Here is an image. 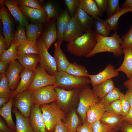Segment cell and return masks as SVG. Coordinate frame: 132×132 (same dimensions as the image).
<instances>
[{"mask_svg":"<svg viewBox=\"0 0 132 132\" xmlns=\"http://www.w3.org/2000/svg\"><path fill=\"white\" fill-rule=\"evenodd\" d=\"M68 11L62 13L56 19V26L57 41L62 43L64 32L67 25L71 18Z\"/></svg>","mask_w":132,"mask_h":132,"instance_id":"484cf974","label":"cell"},{"mask_svg":"<svg viewBox=\"0 0 132 132\" xmlns=\"http://www.w3.org/2000/svg\"><path fill=\"white\" fill-rule=\"evenodd\" d=\"M0 132H3L1 131H0Z\"/></svg>","mask_w":132,"mask_h":132,"instance_id":"03108f58","label":"cell"},{"mask_svg":"<svg viewBox=\"0 0 132 132\" xmlns=\"http://www.w3.org/2000/svg\"><path fill=\"white\" fill-rule=\"evenodd\" d=\"M39 1L40 3V2L42 3L44 1V0H39Z\"/></svg>","mask_w":132,"mask_h":132,"instance_id":"e7e4bbea","label":"cell"},{"mask_svg":"<svg viewBox=\"0 0 132 132\" xmlns=\"http://www.w3.org/2000/svg\"><path fill=\"white\" fill-rule=\"evenodd\" d=\"M108 6L107 11V17L108 18L121 9L119 5V0H108Z\"/></svg>","mask_w":132,"mask_h":132,"instance_id":"7bdbcfd3","label":"cell"},{"mask_svg":"<svg viewBox=\"0 0 132 132\" xmlns=\"http://www.w3.org/2000/svg\"><path fill=\"white\" fill-rule=\"evenodd\" d=\"M122 8H132V0H126L121 4Z\"/></svg>","mask_w":132,"mask_h":132,"instance_id":"94428289","label":"cell"},{"mask_svg":"<svg viewBox=\"0 0 132 132\" xmlns=\"http://www.w3.org/2000/svg\"><path fill=\"white\" fill-rule=\"evenodd\" d=\"M54 75L56 87L66 90L81 89L91 84L88 77H76L66 72L57 71Z\"/></svg>","mask_w":132,"mask_h":132,"instance_id":"3957f363","label":"cell"},{"mask_svg":"<svg viewBox=\"0 0 132 132\" xmlns=\"http://www.w3.org/2000/svg\"><path fill=\"white\" fill-rule=\"evenodd\" d=\"M55 85L47 86L32 91L33 104L39 106L56 101Z\"/></svg>","mask_w":132,"mask_h":132,"instance_id":"9c48e42d","label":"cell"},{"mask_svg":"<svg viewBox=\"0 0 132 132\" xmlns=\"http://www.w3.org/2000/svg\"><path fill=\"white\" fill-rule=\"evenodd\" d=\"M119 99L122 111V116L123 117H124L128 114L131 107L128 101L125 97V94L121 92Z\"/></svg>","mask_w":132,"mask_h":132,"instance_id":"c3c4849f","label":"cell"},{"mask_svg":"<svg viewBox=\"0 0 132 132\" xmlns=\"http://www.w3.org/2000/svg\"><path fill=\"white\" fill-rule=\"evenodd\" d=\"M106 112L122 116V111L119 99L115 100L105 106Z\"/></svg>","mask_w":132,"mask_h":132,"instance_id":"60d3db41","label":"cell"},{"mask_svg":"<svg viewBox=\"0 0 132 132\" xmlns=\"http://www.w3.org/2000/svg\"><path fill=\"white\" fill-rule=\"evenodd\" d=\"M42 24L28 23L25 27L26 35L28 41L36 42L41 35L43 29Z\"/></svg>","mask_w":132,"mask_h":132,"instance_id":"4dcf8cb0","label":"cell"},{"mask_svg":"<svg viewBox=\"0 0 132 132\" xmlns=\"http://www.w3.org/2000/svg\"><path fill=\"white\" fill-rule=\"evenodd\" d=\"M61 44L58 41L55 43L54 57L56 62L57 71L65 72L71 63L61 49Z\"/></svg>","mask_w":132,"mask_h":132,"instance_id":"d6986e66","label":"cell"},{"mask_svg":"<svg viewBox=\"0 0 132 132\" xmlns=\"http://www.w3.org/2000/svg\"><path fill=\"white\" fill-rule=\"evenodd\" d=\"M124 86L128 89H132V77L123 82Z\"/></svg>","mask_w":132,"mask_h":132,"instance_id":"91938a15","label":"cell"},{"mask_svg":"<svg viewBox=\"0 0 132 132\" xmlns=\"http://www.w3.org/2000/svg\"><path fill=\"white\" fill-rule=\"evenodd\" d=\"M85 32L78 24L73 17H71L66 28L63 41L68 43L72 42Z\"/></svg>","mask_w":132,"mask_h":132,"instance_id":"2e32d148","label":"cell"},{"mask_svg":"<svg viewBox=\"0 0 132 132\" xmlns=\"http://www.w3.org/2000/svg\"><path fill=\"white\" fill-rule=\"evenodd\" d=\"M3 4L9 11L15 20L19 23L25 27L29 23L26 17L18 6L17 0H4Z\"/></svg>","mask_w":132,"mask_h":132,"instance_id":"ac0fdd59","label":"cell"},{"mask_svg":"<svg viewBox=\"0 0 132 132\" xmlns=\"http://www.w3.org/2000/svg\"><path fill=\"white\" fill-rule=\"evenodd\" d=\"M64 1L69 15L71 17H73L79 7L80 0H65Z\"/></svg>","mask_w":132,"mask_h":132,"instance_id":"bcb514c9","label":"cell"},{"mask_svg":"<svg viewBox=\"0 0 132 132\" xmlns=\"http://www.w3.org/2000/svg\"><path fill=\"white\" fill-rule=\"evenodd\" d=\"M42 39L44 44L48 50L57 39L56 23H51L47 27L42 35Z\"/></svg>","mask_w":132,"mask_h":132,"instance_id":"d4e9b609","label":"cell"},{"mask_svg":"<svg viewBox=\"0 0 132 132\" xmlns=\"http://www.w3.org/2000/svg\"><path fill=\"white\" fill-rule=\"evenodd\" d=\"M97 6L102 13L107 11L108 6V0H95Z\"/></svg>","mask_w":132,"mask_h":132,"instance_id":"681fc988","label":"cell"},{"mask_svg":"<svg viewBox=\"0 0 132 132\" xmlns=\"http://www.w3.org/2000/svg\"><path fill=\"white\" fill-rule=\"evenodd\" d=\"M76 132H93L91 124L86 121L78 126Z\"/></svg>","mask_w":132,"mask_h":132,"instance_id":"f907efd6","label":"cell"},{"mask_svg":"<svg viewBox=\"0 0 132 132\" xmlns=\"http://www.w3.org/2000/svg\"><path fill=\"white\" fill-rule=\"evenodd\" d=\"M131 12H132V8H122L110 17L105 20L110 26L111 30L116 31L118 27V21L120 17L125 13Z\"/></svg>","mask_w":132,"mask_h":132,"instance_id":"d590c367","label":"cell"},{"mask_svg":"<svg viewBox=\"0 0 132 132\" xmlns=\"http://www.w3.org/2000/svg\"><path fill=\"white\" fill-rule=\"evenodd\" d=\"M79 7L93 18L102 16V13L99 10L94 0H80Z\"/></svg>","mask_w":132,"mask_h":132,"instance_id":"f1b7e54d","label":"cell"},{"mask_svg":"<svg viewBox=\"0 0 132 132\" xmlns=\"http://www.w3.org/2000/svg\"><path fill=\"white\" fill-rule=\"evenodd\" d=\"M93 28L96 34L104 36H108L111 31L110 26L105 20L98 17L94 18Z\"/></svg>","mask_w":132,"mask_h":132,"instance_id":"1f68e13d","label":"cell"},{"mask_svg":"<svg viewBox=\"0 0 132 132\" xmlns=\"http://www.w3.org/2000/svg\"><path fill=\"white\" fill-rule=\"evenodd\" d=\"M119 131L121 132H132V124L123 121Z\"/></svg>","mask_w":132,"mask_h":132,"instance_id":"f5cc1de1","label":"cell"},{"mask_svg":"<svg viewBox=\"0 0 132 132\" xmlns=\"http://www.w3.org/2000/svg\"><path fill=\"white\" fill-rule=\"evenodd\" d=\"M3 0L0 1V19L2 25L3 34L5 38L7 48L11 45L15 32L13 22L7 9L3 5Z\"/></svg>","mask_w":132,"mask_h":132,"instance_id":"ba28073f","label":"cell"},{"mask_svg":"<svg viewBox=\"0 0 132 132\" xmlns=\"http://www.w3.org/2000/svg\"><path fill=\"white\" fill-rule=\"evenodd\" d=\"M43 8L46 14L48 21L52 18H56L57 19L59 15L55 7L52 2L46 3Z\"/></svg>","mask_w":132,"mask_h":132,"instance_id":"b9f144b4","label":"cell"},{"mask_svg":"<svg viewBox=\"0 0 132 132\" xmlns=\"http://www.w3.org/2000/svg\"><path fill=\"white\" fill-rule=\"evenodd\" d=\"M36 42L38 50L40 67L48 74L54 75L57 70L54 57L48 52L42 38L39 39Z\"/></svg>","mask_w":132,"mask_h":132,"instance_id":"8992f818","label":"cell"},{"mask_svg":"<svg viewBox=\"0 0 132 132\" xmlns=\"http://www.w3.org/2000/svg\"><path fill=\"white\" fill-rule=\"evenodd\" d=\"M13 112L16 118L15 132H34L31 125L29 117L24 116L14 107Z\"/></svg>","mask_w":132,"mask_h":132,"instance_id":"7402d4cb","label":"cell"},{"mask_svg":"<svg viewBox=\"0 0 132 132\" xmlns=\"http://www.w3.org/2000/svg\"><path fill=\"white\" fill-rule=\"evenodd\" d=\"M36 54L38 50L36 42L27 41L18 45V55Z\"/></svg>","mask_w":132,"mask_h":132,"instance_id":"d6a6232c","label":"cell"},{"mask_svg":"<svg viewBox=\"0 0 132 132\" xmlns=\"http://www.w3.org/2000/svg\"><path fill=\"white\" fill-rule=\"evenodd\" d=\"M131 108H132V89H128L125 94Z\"/></svg>","mask_w":132,"mask_h":132,"instance_id":"6f0895ef","label":"cell"},{"mask_svg":"<svg viewBox=\"0 0 132 132\" xmlns=\"http://www.w3.org/2000/svg\"><path fill=\"white\" fill-rule=\"evenodd\" d=\"M81 89L68 90L56 87L55 90L57 104L62 110H66L72 101L79 97Z\"/></svg>","mask_w":132,"mask_h":132,"instance_id":"8fae6325","label":"cell"},{"mask_svg":"<svg viewBox=\"0 0 132 132\" xmlns=\"http://www.w3.org/2000/svg\"><path fill=\"white\" fill-rule=\"evenodd\" d=\"M0 131L3 132H15V131L8 127L1 117L0 118Z\"/></svg>","mask_w":132,"mask_h":132,"instance_id":"11a10c76","label":"cell"},{"mask_svg":"<svg viewBox=\"0 0 132 132\" xmlns=\"http://www.w3.org/2000/svg\"><path fill=\"white\" fill-rule=\"evenodd\" d=\"M33 105L32 91L27 89L16 95L13 106L24 116L29 118Z\"/></svg>","mask_w":132,"mask_h":132,"instance_id":"52a82bcc","label":"cell"},{"mask_svg":"<svg viewBox=\"0 0 132 132\" xmlns=\"http://www.w3.org/2000/svg\"><path fill=\"white\" fill-rule=\"evenodd\" d=\"M35 72L24 68L20 74L21 80L17 87L14 91V94L23 92L27 90L33 80Z\"/></svg>","mask_w":132,"mask_h":132,"instance_id":"ffe728a7","label":"cell"},{"mask_svg":"<svg viewBox=\"0 0 132 132\" xmlns=\"http://www.w3.org/2000/svg\"><path fill=\"white\" fill-rule=\"evenodd\" d=\"M25 30V27L19 23L18 25L13 41L17 45L28 41L26 36Z\"/></svg>","mask_w":132,"mask_h":132,"instance_id":"ab89813d","label":"cell"},{"mask_svg":"<svg viewBox=\"0 0 132 132\" xmlns=\"http://www.w3.org/2000/svg\"><path fill=\"white\" fill-rule=\"evenodd\" d=\"M64 123L68 132H76L77 129L79 126V120L75 109L70 113Z\"/></svg>","mask_w":132,"mask_h":132,"instance_id":"8d00e7d4","label":"cell"},{"mask_svg":"<svg viewBox=\"0 0 132 132\" xmlns=\"http://www.w3.org/2000/svg\"><path fill=\"white\" fill-rule=\"evenodd\" d=\"M100 121L113 130L118 131L123 121V117L115 114L106 112L101 117Z\"/></svg>","mask_w":132,"mask_h":132,"instance_id":"cb8c5ba5","label":"cell"},{"mask_svg":"<svg viewBox=\"0 0 132 132\" xmlns=\"http://www.w3.org/2000/svg\"><path fill=\"white\" fill-rule=\"evenodd\" d=\"M19 7L26 17L35 23L43 24L48 21L47 15L43 8L36 9L20 6Z\"/></svg>","mask_w":132,"mask_h":132,"instance_id":"9a60e30c","label":"cell"},{"mask_svg":"<svg viewBox=\"0 0 132 132\" xmlns=\"http://www.w3.org/2000/svg\"><path fill=\"white\" fill-rule=\"evenodd\" d=\"M11 99L8 98H0V108L2 107L4 105L7 103Z\"/></svg>","mask_w":132,"mask_h":132,"instance_id":"6125c7cd","label":"cell"},{"mask_svg":"<svg viewBox=\"0 0 132 132\" xmlns=\"http://www.w3.org/2000/svg\"><path fill=\"white\" fill-rule=\"evenodd\" d=\"M97 42L93 30L85 33L74 41L66 45L67 51L75 57H86L93 50Z\"/></svg>","mask_w":132,"mask_h":132,"instance_id":"7a4b0ae2","label":"cell"},{"mask_svg":"<svg viewBox=\"0 0 132 132\" xmlns=\"http://www.w3.org/2000/svg\"><path fill=\"white\" fill-rule=\"evenodd\" d=\"M23 68L16 60L10 64L5 75L11 90L16 89L18 86L20 77V74Z\"/></svg>","mask_w":132,"mask_h":132,"instance_id":"4fadbf2b","label":"cell"},{"mask_svg":"<svg viewBox=\"0 0 132 132\" xmlns=\"http://www.w3.org/2000/svg\"><path fill=\"white\" fill-rule=\"evenodd\" d=\"M54 130L53 132H68L66 126L61 120L57 122Z\"/></svg>","mask_w":132,"mask_h":132,"instance_id":"816d5d0a","label":"cell"},{"mask_svg":"<svg viewBox=\"0 0 132 132\" xmlns=\"http://www.w3.org/2000/svg\"><path fill=\"white\" fill-rule=\"evenodd\" d=\"M55 75L48 74L41 67H37L33 81L27 89L33 91L45 87L55 85Z\"/></svg>","mask_w":132,"mask_h":132,"instance_id":"30bf717a","label":"cell"},{"mask_svg":"<svg viewBox=\"0 0 132 132\" xmlns=\"http://www.w3.org/2000/svg\"><path fill=\"white\" fill-rule=\"evenodd\" d=\"M115 87L114 81L111 79L93 87L92 90L96 95L101 99Z\"/></svg>","mask_w":132,"mask_h":132,"instance_id":"f546056e","label":"cell"},{"mask_svg":"<svg viewBox=\"0 0 132 132\" xmlns=\"http://www.w3.org/2000/svg\"><path fill=\"white\" fill-rule=\"evenodd\" d=\"M29 119L31 125L34 132H47L40 106L33 105Z\"/></svg>","mask_w":132,"mask_h":132,"instance_id":"5bb4252c","label":"cell"},{"mask_svg":"<svg viewBox=\"0 0 132 132\" xmlns=\"http://www.w3.org/2000/svg\"><path fill=\"white\" fill-rule=\"evenodd\" d=\"M106 112L105 107L100 101L97 103L91 106L87 111L86 121L91 124L97 120H100Z\"/></svg>","mask_w":132,"mask_h":132,"instance_id":"4316f807","label":"cell"},{"mask_svg":"<svg viewBox=\"0 0 132 132\" xmlns=\"http://www.w3.org/2000/svg\"><path fill=\"white\" fill-rule=\"evenodd\" d=\"M40 108L46 131L52 132L54 130L58 121L64 118L65 113L55 102L42 105Z\"/></svg>","mask_w":132,"mask_h":132,"instance_id":"277c9868","label":"cell"},{"mask_svg":"<svg viewBox=\"0 0 132 132\" xmlns=\"http://www.w3.org/2000/svg\"><path fill=\"white\" fill-rule=\"evenodd\" d=\"M79 98V102L77 110L84 123L87 121V113L89 108L99 102L101 99L96 95L88 86L81 89Z\"/></svg>","mask_w":132,"mask_h":132,"instance_id":"5b68a950","label":"cell"},{"mask_svg":"<svg viewBox=\"0 0 132 132\" xmlns=\"http://www.w3.org/2000/svg\"><path fill=\"white\" fill-rule=\"evenodd\" d=\"M121 38L122 40L121 45L122 49L126 47L132 48V23L127 32Z\"/></svg>","mask_w":132,"mask_h":132,"instance_id":"ee69618b","label":"cell"},{"mask_svg":"<svg viewBox=\"0 0 132 132\" xmlns=\"http://www.w3.org/2000/svg\"><path fill=\"white\" fill-rule=\"evenodd\" d=\"M18 55V45L12 41L10 47L0 55V61L10 64L16 60Z\"/></svg>","mask_w":132,"mask_h":132,"instance_id":"e575fe53","label":"cell"},{"mask_svg":"<svg viewBox=\"0 0 132 132\" xmlns=\"http://www.w3.org/2000/svg\"><path fill=\"white\" fill-rule=\"evenodd\" d=\"M119 72L115 69V67L108 64L102 71L95 75L89 74L88 77L93 87L108 80L117 76Z\"/></svg>","mask_w":132,"mask_h":132,"instance_id":"7c38bea8","label":"cell"},{"mask_svg":"<svg viewBox=\"0 0 132 132\" xmlns=\"http://www.w3.org/2000/svg\"><path fill=\"white\" fill-rule=\"evenodd\" d=\"M123 119L124 121L132 124V108H131L127 115L123 117Z\"/></svg>","mask_w":132,"mask_h":132,"instance_id":"680465c9","label":"cell"},{"mask_svg":"<svg viewBox=\"0 0 132 132\" xmlns=\"http://www.w3.org/2000/svg\"><path fill=\"white\" fill-rule=\"evenodd\" d=\"M121 92L118 88L115 87L101 99L100 102L104 107L107 106L112 102L119 99Z\"/></svg>","mask_w":132,"mask_h":132,"instance_id":"f35d334b","label":"cell"},{"mask_svg":"<svg viewBox=\"0 0 132 132\" xmlns=\"http://www.w3.org/2000/svg\"><path fill=\"white\" fill-rule=\"evenodd\" d=\"M17 1L18 5L20 6L36 9H41L43 8L38 0H18Z\"/></svg>","mask_w":132,"mask_h":132,"instance_id":"7dc6e473","label":"cell"},{"mask_svg":"<svg viewBox=\"0 0 132 132\" xmlns=\"http://www.w3.org/2000/svg\"><path fill=\"white\" fill-rule=\"evenodd\" d=\"M116 131H117L112 129L109 132H117Z\"/></svg>","mask_w":132,"mask_h":132,"instance_id":"be15d7a7","label":"cell"},{"mask_svg":"<svg viewBox=\"0 0 132 132\" xmlns=\"http://www.w3.org/2000/svg\"><path fill=\"white\" fill-rule=\"evenodd\" d=\"M110 36H104L96 34L97 42L92 51L86 57L93 56L101 53L109 52L112 53L116 57L121 56L123 54L121 45L122 40L120 35L116 31Z\"/></svg>","mask_w":132,"mask_h":132,"instance_id":"6da1fadb","label":"cell"},{"mask_svg":"<svg viewBox=\"0 0 132 132\" xmlns=\"http://www.w3.org/2000/svg\"><path fill=\"white\" fill-rule=\"evenodd\" d=\"M13 102V100L12 98L7 103L0 108V115L5 120L8 127L15 131L16 126L12 115Z\"/></svg>","mask_w":132,"mask_h":132,"instance_id":"83f0119b","label":"cell"},{"mask_svg":"<svg viewBox=\"0 0 132 132\" xmlns=\"http://www.w3.org/2000/svg\"><path fill=\"white\" fill-rule=\"evenodd\" d=\"M73 17L85 33L93 30L94 18L90 16L79 7L77 10Z\"/></svg>","mask_w":132,"mask_h":132,"instance_id":"e0dca14e","label":"cell"},{"mask_svg":"<svg viewBox=\"0 0 132 132\" xmlns=\"http://www.w3.org/2000/svg\"><path fill=\"white\" fill-rule=\"evenodd\" d=\"M17 59L24 68L35 71L37 65L39 61L38 55L36 54H22L18 55Z\"/></svg>","mask_w":132,"mask_h":132,"instance_id":"603a6c76","label":"cell"},{"mask_svg":"<svg viewBox=\"0 0 132 132\" xmlns=\"http://www.w3.org/2000/svg\"><path fill=\"white\" fill-rule=\"evenodd\" d=\"M65 72L70 74L78 77H88L89 74L84 66L75 62L71 63Z\"/></svg>","mask_w":132,"mask_h":132,"instance_id":"836d02e7","label":"cell"},{"mask_svg":"<svg viewBox=\"0 0 132 132\" xmlns=\"http://www.w3.org/2000/svg\"><path fill=\"white\" fill-rule=\"evenodd\" d=\"M14 91L12 92L11 91L8 80L5 74H4L0 79V98H8L10 99L13 98V96L14 95Z\"/></svg>","mask_w":132,"mask_h":132,"instance_id":"74e56055","label":"cell"},{"mask_svg":"<svg viewBox=\"0 0 132 132\" xmlns=\"http://www.w3.org/2000/svg\"><path fill=\"white\" fill-rule=\"evenodd\" d=\"M7 48L5 38L0 33V55L6 50Z\"/></svg>","mask_w":132,"mask_h":132,"instance_id":"db71d44e","label":"cell"},{"mask_svg":"<svg viewBox=\"0 0 132 132\" xmlns=\"http://www.w3.org/2000/svg\"><path fill=\"white\" fill-rule=\"evenodd\" d=\"M10 64L8 62L1 61H0V79L3 75L5 74L6 69Z\"/></svg>","mask_w":132,"mask_h":132,"instance_id":"9f6ffc18","label":"cell"},{"mask_svg":"<svg viewBox=\"0 0 132 132\" xmlns=\"http://www.w3.org/2000/svg\"><path fill=\"white\" fill-rule=\"evenodd\" d=\"M93 132H109L112 130L107 125L97 120L91 124Z\"/></svg>","mask_w":132,"mask_h":132,"instance_id":"f6af8a7d","label":"cell"},{"mask_svg":"<svg viewBox=\"0 0 132 132\" xmlns=\"http://www.w3.org/2000/svg\"><path fill=\"white\" fill-rule=\"evenodd\" d=\"M124 58L121 66L116 70L124 73L128 79L132 77V48L126 47L122 49Z\"/></svg>","mask_w":132,"mask_h":132,"instance_id":"44dd1931","label":"cell"}]
</instances>
